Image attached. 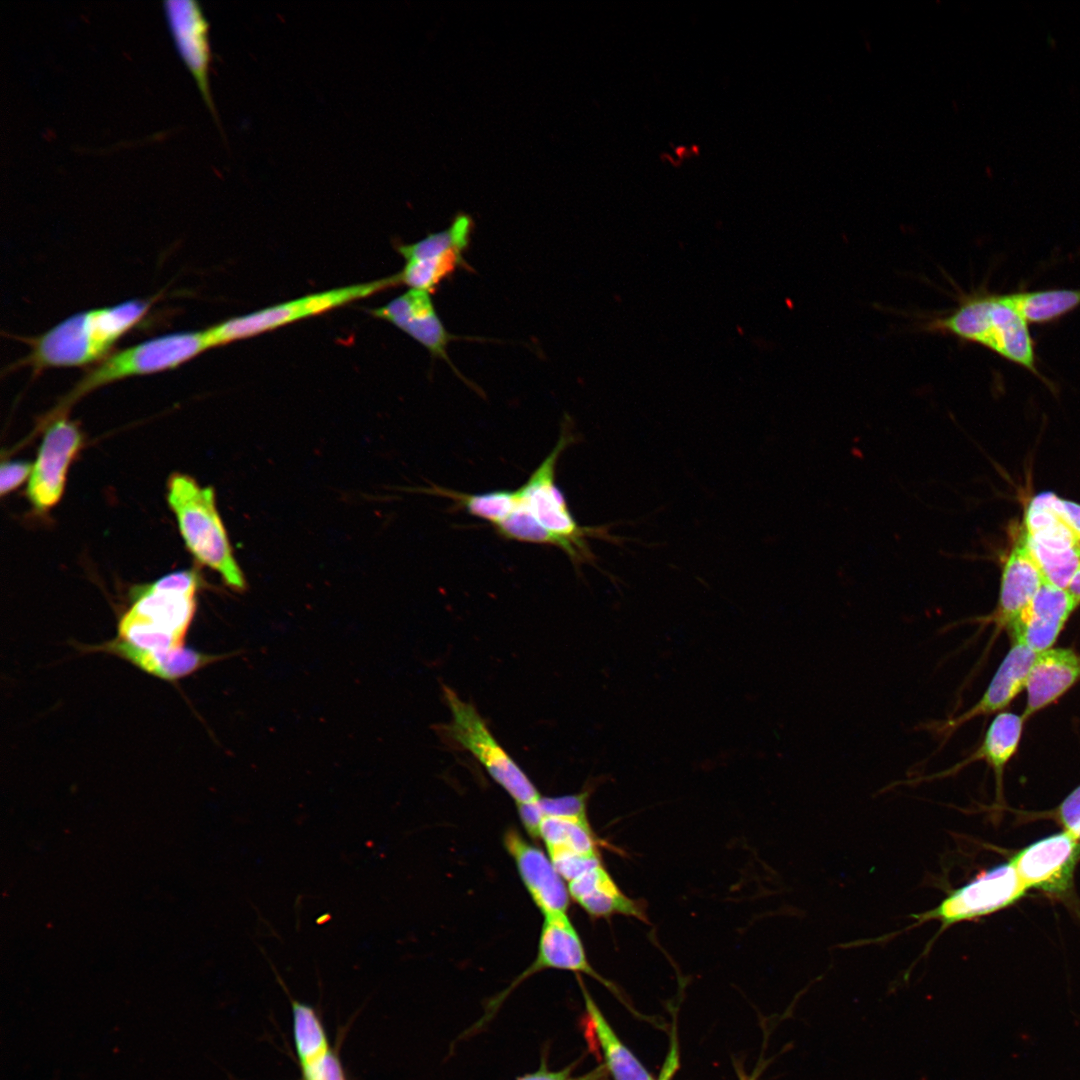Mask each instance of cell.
<instances>
[{
  "label": "cell",
  "instance_id": "1",
  "mask_svg": "<svg viewBox=\"0 0 1080 1080\" xmlns=\"http://www.w3.org/2000/svg\"><path fill=\"white\" fill-rule=\"evenodd\" d=\"M154 301L132 299L73 314L39 336L23 338L30 351L14 366L30 367L37 374L99 363L145 317Z\"/></svg>",
  "mask_w": 1080,
  "mask_h": 1080
},
{
  "label": "cell",
  "instance_id": "2",
  "mask_svg": "<svg viewBox=\"0 0 1080 1080\" xmlns=\"http://www.w3.org/2000/svg\"><path fill=\"white\" fill-rule=\"evenodd\" d=\"M575 441L570 417L561 424L556 445L527 481L515 491V501L509 514L533 524L543 535L546 545L562 550L576 568L594 564L595 556L589 538L615 541L607 527L581 526L572 515L568 502L556 483L557 463L565 449Z\"/></svg>",
  "mask_w": 1080,
  "mask_h": 1080
},
{
  "label": "cell",
  "instance_id": "3",
  "mask_svg": "<svg viewBox=\"0 0 1080 1080\" xmlns=\"http://www.w3.org/2000/svg\"><path fill=\"white\" fill-rule=\"evenodd\" d=\"M927 327L984 346L1042 378L1028 322L1006 294L970 295L952 313L931 321Z\"/></svg>",
  "mask_w": 1080,
  "mask_h": 1080
},
{
  "label": "cell",
  "instance_id": "4",
  "mask_svg": "<svg viewBox=\"0 0 1080 1080\" xmlns=\"http://www.w3.org/2000/svg\"><path fill=\"white\" fill-rule=\"evenodd\" d=\"M167 491L169 506L190 553L199 563L216 571L231 589L244 590L246 581L218 513L214 490L200 486L188 475L174 473L168 480Z\"/></svg>",
  "mask_w": 1080,
  "mask_h": 1080
},
{
  "label": "cell",
  "instance_id": "5",
  "mask_svg": "<svg viewBox=\"0 0 1080 1080\" xmlns=\"http://www.w3.org/2000/svg\"><path fill=\"white\" fill-rule=\"evenodd\" d=\"M210 348L213 347L205 329L158 336L111 353L87 370L52 415L65 414L75 401L99 387L129 377L175 369Z\"/></svg>",
  "mask_w": 1080,
  "mask_h": 1080
},
{
  "label": "cell",
  "instance_id": "6",
  "mask_svg": "<svg viewBox=\"0 0 1080 1080\" xmlns=\"http://www.w3.org/2000/svg\"><path fill=\"white\" fill-rule=\"evenodd\" d=\"M443 695L451 714V721L442 727L448 740L472 754L516 804L538 799L541 795L533 782L498 743L474 705L447 686Z\"/></svg>",
  "mask_w": 1080,
  "mask_h": 1080
},
{
  "label": "cell",
  "instance_id": "7",
  "mask_svg": "<svg viewBox=\"0 0 1080 1080\" xmlns=\"http://www.w3.org/2000/svg\"><path fill=\"white\" fill-rule=\"evenodd\" d=\"M398 284L394 274L368 283L332 289L231 318L206 331L212 346L216 347L329 311Z\"/></svg>",
  "mask_w": 1080,
  "mask_h": 1080
},
{
  "label": "cell",
  "instance_id": "8",
  "mask_svg": "<svg viewBox=\"0 0 1080 1080\" xmlns=\"http://www.w3.org/2000/svg\"><path fill=\"white\" fill-rule=\"evenodd\" d=\"M1026 891L1012 862L999 864L951 890L934 908L911 915L915 922L908 929L937 920L940 927L934 940L955 924L975 920L1012 905Z\"/></svg>",
  "mask_w": 1080,
  "mask_h": 1080
},
{
  "label": "cell",
  "instance_id": "9",
  "mask_svg": "<svg viewBox=\"0 0 1080 1080\" xmlns=\"http://www.w3.org/2000/svg\"><path fill=\"white\" fill-rule=\"evenodd\" d=\"M474 230L473 218L458 213L448 228L398 246L405 265L397 274L399 285L433 293L459 269H469L465 259Z\"/></svg>",
  "mask_w": 1080,
  "mask_h": 1080
},
{
  "label": "cell",
  "instance_id": "10",
  "mask_svg": "<svg viewBox=\"0 0 1080 1080\" xmlns=\"http://www.w3.org/2000/svg\"><path fill=\"white\" fill-rule=\"evenodd\" d=\"M556 969L586 974L608 988L621 1001L615 984L601 976L590 964L581 938L566 913L544 916L535 960L504 991L492 998L481 1019L471 1027L476 1031L497 1012L506 997L524 980L543 970Z\"/></svg>",
  "mask_w": 1080,
  "mask_h": 1080
},
{
  "label": "cell",
  "instance_id": "11",
  "mask_svg": "<svg viewBox=\"0 0 1080 1080\" xmlns=\"http://www.w3.org/2000/svg\"><path fill=\"white\" fill-rule=\"evenodd\" d=\"M1052 493L1030 502L1024 522L1028 547L1045 583L1066 589L1080 564V541L1052 507Z\"/></svg>",
  "mask_w": 1080,
  "mask_h": 1080
},
{
  "label": "cell",
  "instance_id": "12",
  "mask_svg": "<svg viewBox=\"0 0 1080 1080\" xmlns=\"http://www.w3.org/2000/svg\"><path fill=\"white\" fill-rule=\"evenodd\" d=\"M48 422L27 486V496L38 512H46L61 498L69 465L80 450L82 434L65 414Z\"/></svg>",
  "mask_w": 1080,
  "mask_h": 1080
},
{
  "label": "cell",
  "instance_id": "13",
  "mask_svg": "<svg viewBox=\"0 0 1080 1080\" xmlns=\"http://www.w3.org/2000/svg\"><path fill=\"white\" fill-rule=\"evenodd\" d=\"M1079 859L1080 841L1064 830L1024 847L1010 861L1027 890L1061 895L1071 888Z\"/></svg>",
  "mask_w": 1080,
  "mask_h": 1080
},
{
  "label": "cell",
  "instance_id": "14",
  "mask_svg": "<svg viewBox=\"0 0 1080 1080\" xmlns=\"http://www.w3.org/2000/svg\"><path fill=\"white\" fill-rule=\"evenodd\" d=\"M371 313L405 332L422 345L433 359L444 361L460 379L468 385L471 384L451 361L448 346L450 342L459 339H480L463 338L450 333L438 315L429 293L409 289Z\"/></svg>",
  "mask_w": 1080,
  "mask_h": 1080
},
{
  "label": "cell",
  "instance_id": "15",
  "mask_svg": "<svg viewBox=\"0 0 1080 1080\" xmlns=\"http://www.w3.org/2000/svg\"><path fill=\"white\" fill-rule=\"evenodd\" d=\"M1037 653L1025 645L1013 643L982 697L969 709L945 719L920 725L922 730L945 743L961 726L979 716L1001 711L1025 688L1027 677Z\"/></svg>",
  "mask_w": 1080,
  "mask_h": 1080
},
{
  "label": "cell",
  "instance_id": "16",
  "mask_svg": "<svg viewBox=\"0 0 1080 1080\" xmlns=\"http://www.w3.org/2000/svg\"><path fill=\"white\" fill-rule=\"evenodd\" d=\"M503 842L528 894L542 914L566 913L571 898L568 887L548 854L527 841L515 828L504 833Z\"/></svg>",
  "mask_w": 1080,
  "mask_h": 1080
},
{
  "label": "cell",
  "instance_id": "17",
  "mask_svg": "<svg viewBox=\"0 0 1080 1080\" xmlns=\"http://www.w3.org/2000/svg\"><path fill=\"white\" fill-rule=\"evenodd\" d=\"M1079 603L1066 589L1044 583L1007 630L1014 643L1040 653L1052 648Z\"/></svg>",
  "mask_w": 1080,
  "mask_h": 1080
},
{
  "label": "cell",
  "instance_id": "18",
  "mask_svg": "<svg viewBox=\"0 0 1080 1080\" xmlns=\"http://www.w3.org/2000/svg\"><path fill=\"white\" fill-rule=\"evenodd\" d=\"M163 9L176 48L193 75L204 102L217 119L209 87L211 55L206 18L194 0H165Z\"/></svg>",
  "mask_w": 1080,
  "mask_h": 1080
},
{
  "label": "cell",
  "instance_id": "19",
  "mask_svg": "<svg viewBox=\"0 0 1080 1080\" xmlns=\"http://www.w3.org/2000/svg\"><path fill=\"white\" fill-rule=\"evenodd\" d=\"M1044 583L1023 531L1005 561L996 609L985 622L994 623L997 629H1007Z\"/></svg>",
  "mask_w": 1080,
  "mask_h": 1080
},
{
  "label": "cell",
  "instance_id": "20",
  "mask_svg": "<svg viewBox=\"0 0 1080 1080\" xmlns=\"http://www.w3.org/2000/svg\"><path fill=\"white\" fill-rule=\"evenodd\" d=\"M1080 679V655L1066 648L1037 653L1026 681L1024 718L1058 700Z\"/></svg>",
  "mask_w": 1080,
  "mask_h": 1080
},
{
  "label": "cell",
  "instance_id": "21",
  "mask_svg": "<svg viewBox=\"0 0 1080 1080\" xmlns=\"http://www.w3.org/2000/svg\"><path fill=\"white\" fill-rule=\"evenodd\" d=\"M1024 721V716L1012 712L998 713L990 723L982 743L969 756L945 770L927 776L916 777L907 780L906 783H921L952 777L968 765L977 761H984L993 770L997 788L1000 791L1003 771L1017 750Z\"/></svg>",
  "mask_w": 1080,
  "mask_h": 1080
},
{
  "label": "cell",
  "instance_id": "22",
  "mask_svg": "<svg viewBox=\"0 0 1080 1080\" xmlns=\"http://www.w3.org/2000/svg\"><path fill=\"white\" fill-rule=\"evenodd\" d=\"M568 891L593 918L623 915L648 923L645 903L624 894L602 863L569 882Z\"/></svg>",
  "mask_w": 1080,
  "mask_h": 1080
},
{
  "label": "cell",
  "instance_id": "23",
  "mask_svg": "<svg viewBox=\"0 0 1080 1080\" xmlns=\"http://www.w3.org/2000/svg\"><path fill=\"white\" fill-rule=\"evenodd\" d=\"M577 978L585 1004V1034L588 1040H592L599 1047L603 1063L612 1080H654L649 1071L617 1036L583 985L580 975H577Z\"/></svg>",
  "mask_w": 1080,
  "mask_h": 1080
},
{
  "label": "cell",
  "instance_id": "24",
  "mask_svg": "<svg viewBox=\"0 0 1080 1080\" xmlns=\"http://www.w3.org/2000/svg\"><path fill=\"white\" fill-rule=\"evenodd\" d=\"M97 649L118 655L145 672L166 680L184 677L224 658V655H207L183 646L164 651L142 650L121 639L105 643Z\"/></svg>",
  "mask_w": 1080,
  "mask_h": 1080
},
{
  "label": "cell",
  "instance_id": "25",
  "mask_svg": "<svg viewBox=\"0 0 1080 1080\" xmlns=\"http://www.w3.org/2000/svg\"><path fill=\"white\" fill-rule=\"evenodd\" d=\"M1028 323H1051L1080 306V289H1047L1006 294Z\"/></svg>",
  "mask_w": 1080,
  "mask_h": 1080
},
{
  "label": "cell",
  "instance_id": "26",
  "mask_svg": "<svg viewBox=\"0 0 1080 1080\" xmlns=\"http://www.w3.org/2000/svg\"><path fill=\"white\" fill-rule=\"evenodd\" d=\"M546 848H563L582 854H600L599 839L594 834L587 816H545L540 828Z\"/></svg>",
  "mask_w": 1080,
  "mask_h": 1080
},
{
  "label": "cell",
  "instance_id": "27",
  "mask_svg": "<svg viewBox=\"0 0 1080 1080\" xmlns=\"http://www.w3.org/2000/svg\"><path fill=\"white\" fill-rule=\"evenodd\" d=\"M293 1034L301 1065L309 1063L326 1053L328 1041L321 1021L308 1004L292 1002Z\"/></svg>",
  "mask_w": 1080,
  "mask_h": 1080
},
{
  "label": "cell",
  "instance_id": "28",
  "mask_svg": "<svg viewBox=\"0 0 1080 1080\" xmlns=\"http://www.w3.org/2000/svg\"><path fill=\"white\" fill-rule=\"evenodd\" d=\"M184 636L127 611L119 622V639L148 651L171 650L182 646Z\"/></svg>",
  "mask_w": 1080,
  "mask_h": 1080
},
{
  "label": "cell",
  "instance_id": "29",
  "mask_svg": "<svg viewBox=\"0 0 1080 1080\" xmlns=\"http://www.w3.org/2000/svg\"><path fill=\"white\" fill-rule=\"evenodd\" d=\"M547 852L554 868L567 883L602 863L600 854H582L555 847L547 848Z\"/></svg>",
  "mask_w": 1080,
  "mask_h": 1080
},
{
  "label": "cell",
  "instance_id": "30",
  "mask_svg": "<svg viewBox=\"0 0 1080 1080\" xmlns=\"http://www.w3.org/2000/svg\"><path fill=\"white\" fill-rule=\"evenodd\" d=\"M589 794V791H585L578 794L564 795L558 797L540 796L537 799V805L543 817H584L587 816L586 808Z\"/></svg>",
  "mask_w": 1080,
  "mask_h": 1080
},
{
  "label": "cell",
  "instance_id": "31",
  "mask_svg": "<svg viewBox=\"0 0 1080 1080\" xmlns=\"http://www.w3.org/2000/svg\"><path fill=\"white\" fill-rule=\"evenodd\" d=\"M575 1063L570 1064L562 1070L551 1071L548 1069L546 1062V1055L542 1056L541 1063L538 1070L527 1073L523 1076L516 1078L515 1080H611V1076L604 1065L601 1063L589 1072L574 1076L572 1074Z\"/></svg>",
  "mask_w": 1080,
  "mask_h": 1080
},
{
  "label": "cell",
  "instance_id": "32",
  "mask_svg": "<svg viewBox=\"0 0 1080 1080\" xmlns=\"http://www.w3.org/2000/svg\"><path fill=\"white\" fill-rule=\"evenodd\" d=\"M301 1066L304 1080H346L339 1058L330 1050Z\"/></svg>",
  "mask_w": 1080,
  "mask_h": 1080
},
{
  "label": "cell",
  "instance_id": "33",
  "mask_svg": "<svg viewBox=\"0 0 1080 1080\" xmlns=\"http://www.w3.org/2000/svg\"><path fill=\"white\" fill-rule=\"evenodd\" d=\"M1057 815L1064 830L1080 841V785L1062 801Z\"/></svg>",
  "mask_w": 1080,
  "mask_h": 1080
},
{
  "label": "cell",
  "instance_id": "34",
  "mask_svg": "<svg viewBox=\"0 0 1080 1080\" xmlns=\"http://www.w3.org/2000/svg\"><path fill=\"white\" fill-rule=\"evenodd\" d=\"M33 464L22 461L4 462L0 469V493H7L19 487L30 475Z\"/></svg>",
  "mask_w": 1080,
  "mask_h": 1080
},
{
  "label": "cell",
  "instance_id": "35",
  "mask_svg": "<svg viewBox=\"0 0 1080 1080\" xmlns=\"http://www.w3.org/2000/svg\"><path fill=\"white\" fill-rule=\"evenodd\" d=\"M1052 507L1060 519L1070 528L1080 541V505L1063 500L1052 494Z\"/></svg>",
  "mask_w": 1080,
  "mask_h": 1080
},
{
  "label": "cell",
  "instance_id": "36",
  "mask_svg": "<svg viewBox=\"0 0 1080 1080\" xmlns=\"http://www.w3.org/2000/svg\"><path fill=\"white\" fill-rule=\"evenodd\" d=\"M516 805L520 821L527 833L533 838H539V828L543 816L537 805V799L532 802Z\"/></svg>",
  "mask_w": 1080,
  "mask_h": 1080
},
{
  "label": "cell",
  "instance_id": "37",
  "mask_svg": "<svg viewBox=\"0 0 1080 1080\" xmlns=\"http://www.w3.org/2000/svg\"><path fill=\"white\" fill-rule=\"evenodd\" d=\"M1066 590L1080 600V564Z\"/></svg>",
  "mask_w": 1080,
  "mask_h": 1080
},
{
  "label": "cell",
  "instance_id": "38",
  "mask_svg": "<svg viewBox=\"0 0 1080 1080\" xmlns=\"http://www.w3.org/2000/svg\"><path fill=\"white\" fill-rule=\"evenodd\" d=\"M760 1071H761V1069H756L755 1072L753 1074H751L750 1076L746 1075L744 1072L739 1071V1070L737 1071V1073H738V1076H739V1080H756L759 1073H760Z\"/></svg>",
  "mask_w": 1080,
  "mask_h": 1080
}]
</instances>
